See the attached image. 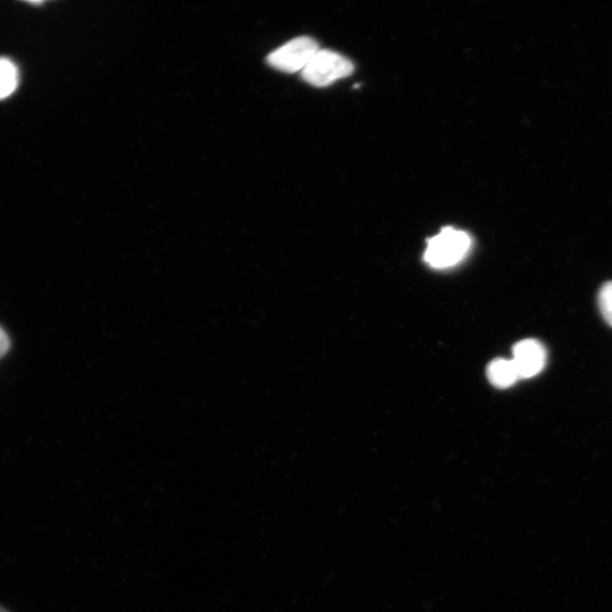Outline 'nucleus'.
Returning <instances> with one entry per match:
<instances>
[{
	"mask_svg": "<svg viewBox=\"0 0 612 612\" xmlns=\"http://www.w3.org/2000/svg\"><path fill=\"white\" fill-rule=\"evenodd\" d=\"M471 246L472 241L469 234L446 227L429 239L424 259L434 268H449L464 259Z\"/></svg>",
	"mask_w": 612,
	"mask_h": 612,
	"instance_id": "nucleus-1",
	"label": "nucleus"
},
{
	"mask_svg": "<svg viewBox=\"0 0 612 612\" xmlns=\"http://www.w3.org/2000/svg\"><path fill=\"white\" fill-rule=\"evenodd\" d=\"M354 72V65L333 50L321 49L302 72L305 82L316 88L328 87Z\"/></svg>",
	"mask_w": 612,
	"mask_h": 612,
	"instance_id": "nucleus-2",
	"label": "nucleus"
},
{
	"mask_svg": "<svg viewBox=\"0 0 612 612\" xmlns=\"http://www.w3.org/2000/svg\"><path fill=\"white\" fill-rule=\"evenodd\" d=\"M319 45L309 37H299L285 43L268 57L274 68L285 73L303 72L317 54Z\"/></svg>",
	"mask_w": 612,
	"mask_h": 612,
	"instance_id": "nucleus-3",
	"label": "nucleus"
},
{
	"mask_svg": "<svg viewBox=\"0 0 612 612\" xmlns=\"http://www.w3.org/2000/svg\"><path fill=\"white\" fill-rule=\"evenodd\" d=\"M513 362L521 378L540 374L547 363L545 346L536 339H524L515 345Z\"/></svg>",
	"mask_w": 612,
	"mask_h": 612,
	"instance_id": "nucleus-4",
	"label": "nucleus"
},
{
	"mask_svg": "<svg viewBox=\"0 0 612 612\" xmlns=\"http://www.w3.org/2000/svg\"><path fill=\"white\" fill-rule=\"evenodd\" d=\"M488 378L497 388H510L521 377L513 360L498 359L488 366Z\"/></svg>",
	"mask_w": 612,
	"mask_h": 612,
	"instance_id": "nucleus-5",
	"label": "nucleus"
},
{
	"mask_svg": "<svg viewBox=\"0 0 612 612\" xmlns=\"http://www.w3.org/2000/svg\"><path fill=\"white\" fill-rule=\"evenodd\" d=\"M18 71L8 59H0V99L10 97L17 88Z\"/></svg>",
	"mask_w": 612,
	"mask_h": 612,
	"instance_id": "nucleus-6",
	"label": "nucleus"
},
{
	"mask_svg": "<svg viewBox=\"0 0 612 612\" xmlns=\"http://www.w3.org/2000/svg\"><path fill=\"white\" fill-rule=\"evenodd\" d=\"M598 301L604 321L612 327V282H608L602 286Z\"/></svg>",
	"mask_w": 612,
	"mask_h": 612,
	"instance_id": "nucleus-7",
	"label": "nucleus"
},
{
	"mask_svg": "<svg viewBox=\"0 0 612 612\" xmlns=\"http://www.w3.org/2000/svg\"><path fill=\"white\" fill-rule=\"evenodd\" d=\"M11 348V340L8 334L0 328V358H3L8 354Z\"/></svg>",
	"mask_w": 612,
	"mask_h": 612,
	"instance_id": "nucleus-8",
	"label": "nucleus"
},
{
	"mask_svg": "<svg viewBox=\"0 0 612 612\" xmlns=\"http://www.w3.org/2000/svg\"><path fill=\"white\" fill-rule=\"evenodd\" d=\"M0 612H10L7 609H4L3 607H0Z\"/></svg>",
	"mask_w": 612,
	"mask_h": 612,
	"instance_id": "nucleus-9",
	"label": "nucleus"
}]
</instances>
